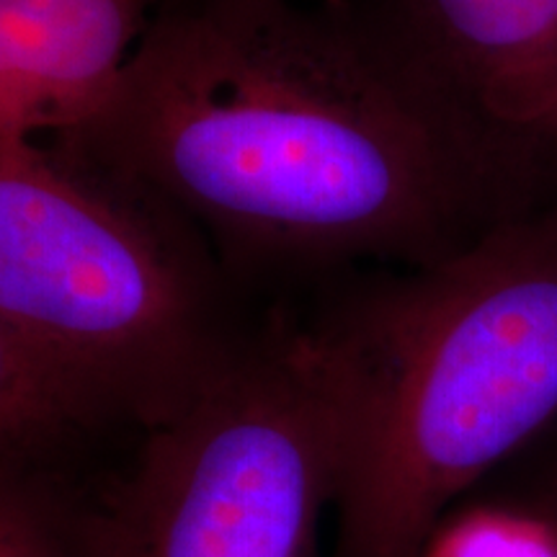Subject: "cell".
I'll return each instance as SVG.
<instances>
[{
    "label": "cell",
    "mask_w": 557,
    "mask_h": 557,
    "mask_svg": "<svg viewBox=\"0 0 557 557\" xmlns=\"http://www.w3.org/2000/svg\"><path fill=\"white\" fill-rule=\"evenodd\" d=\"M145 29L139 0H0V145L86 127Z\"/></svg>",
    "instance_id": "cell-6"
},
{
    "label": "cell",
    "mask_w": 557,
    "mask_h": 557,
    "mask_svg": "<svg viewBox=\"0 0 557 557\" xmlns=\"http://www.w3.org/2000/svg\"><path fill=\"white\" fill-rule=\"evenodd\" d=\"M0 325L101 431L137 434L246 338L189 230L41 143L0 145Z\"/></svg>",
    "instance_id": "cell-3"
},
{
    "label": "cell",
    "mask_w": 557,
    "mask_h": 557,
    "mask_svg": "<svg viewBox=\"0 0 557 557\" xmlns=\"http://www.w3.org/2000/svg\"><path fill=\"white\" fill-rule=\"evenodd\" d=\"M532 500H534V508H540L542 513H547L549 519L557 521V459L545 470L540 485L534 487Z\"/></svg>",
    "instance_id": "cell-9"
},
{
    "label": "cell",
    "mask_w": 557,
    "mask_h": 557,
    "mask_svg": "<svg viewBox=\"0 0 557 557\" xmlns=\"http://www.w3.org/2000/svg\"><path fill=\"white\" fill-rule=\"evenodd\" d=\"M58 150L253 271L429 267L542 205L553 173L480 135L393 41L269 0L148 26Z\"/></svg>",
    "instance_id": "cell-1"
},
{
    "label": "cell",
    "mask_w": 557,
    "mask_h": 557,
    "mask_svg": "<svg viewBox=\"0 0 557 557\" xmlns=\"http://www.w3.org/2000/svg\"><path fill=\"white\" fill-rule=\"evenodd\" d=\"M96 431L67 389L0 325V451L67 468Z\"/></svg>",
    "instance_id": "cell-8"
},
{
    "label": "cell",
    "mask_w": 557,
    "mask_h": 557,
    "mask_svg": "<svg viewBox=\"0 0 557 557\" xmlns=\"http://www.w3.org/2000/svg\"><path fill=\"white\" fill-rule=\"evenodd\" d=\"M341 418L329 557H423L557 416V201L320 318Z\"/></svg>",
    "instance_id": "cell-2"
},
{
    "label": "cell",
    "mask_w": 557,
    "mask_h": 557,
    "mask_svg": "<svg viewBox=\"0 0 557 557\" xmlns=\"http://www.w3.org/2000/svg\"><path fill=\"white\" fill-rule=\"evenodd\" d=\"M413 34L393 41L480 135L557 163V0H413Z\"/></svg>",
    "instance_id": "cell-5"
},
{
    "label": "cell",
    "mask_w": 557,
    "mask_h": 557,
    "mask_svg": "<svg viewBox=\"0 0 557 557\" xmlns=\"http://www.w3.org/2000/svg\"><path fill=\"white\" fill-rule=\"evenodd\" d=\"M338 459L323 338L274 318L90 493L86 557H329Z\"/></svg>",
    "instance_id": "cell-4"
},
{
    "label": "cell",
    "mask_w": 557,
    "mask_h": 557,
    "mask_svg": "<svg viewBox=\"0 0 557 557\" xmlns=\"http://www.w3.org/2000/svg\"><path fill=\"white\" fill-rule=\"evenodd\" d=\"M88 500L70 468L0 451V557H86Z\"/></svg>",
    "instance_id": "cell-7"
}]
</instances>
